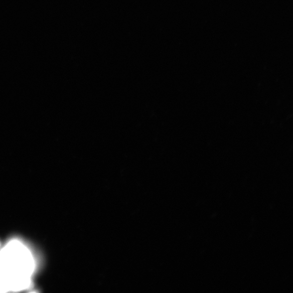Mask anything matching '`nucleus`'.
Returning <instances> with one entry per match:
<instances>
[{"label": "nucleus", "mask_w": 293, "mask_h": 293, "mask_svg": "<svg viewBox=\"0 0 293 293\" xmlns=\"http://www.w3.org/2000/svg\"><path fill=\"white\" fill-rule=\"evenodd\" d=\"M1 246H2V244H1V243H0V248H1Z\"/></svg>", "instance_id": "obj_1"}]
</instances>
